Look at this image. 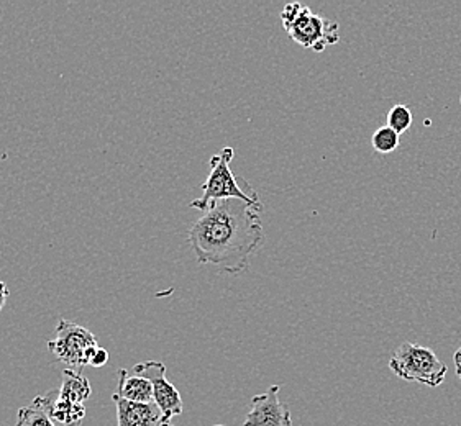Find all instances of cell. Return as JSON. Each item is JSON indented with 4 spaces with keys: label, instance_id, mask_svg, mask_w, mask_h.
Wrapping results in <instances>:
<instances>
[{
    "label": "cell",
    "instance_id": "1",
    "mask_svg": "<svg viewBox=\"0 0 461 426\" xmlns=\"http://www.w3.org/2000/svg\"><path fill=\"white\" fill-rule=\"evenodd\" d=\"M261 213L263 205L239 199L213 204L189 230V244L197 261L225 274L243 272L267 240Z\"/></svg>",
    "mask_w": 461,
    "mask_h": 426
},
{
    "label": "cell",
    "instance_id": "2",
    "mask_svg": "<svg viewBox=\"0 0 461 426\" xmlns=\"http://www.w3.org/2000/svg\"><path fill=\"white\" fill-rule=\"evenodd\" d=\"M233 156L235 151L230 146L213 155L211 158V174L203 184V197L191 202L193 209H197L203 213L207 212L213 204L229 199H239L249 205L261 204L257 191L253 187L241 189V184H245V181L241 177L233 176L230 169Z\"/></svg>",
    "mask_w": 461,
    "mask_h": 426
},
{
    "label": "cell",
    "instance_id": "3",
    "mask_svg": "<svg viewBox=\"0 0 461 426\" xmlns=\"http://www.w3.org/2000/svg\"><path fill=\"white\" fill-rule=\"evenodd\" d=\"M389 368L399 379L420 382L429 387H438L448 372L432 350L415 343L401 344L393 354Z\"/></svg>",
    "mask_w": 461,
    "mask_h": 426
},
{
    "label": "cell",
    "instance_id": "4",
    "mask_svg": "<svg viewBox=\"0 0 461 426\" xmlns=\"http://www.w3.org/2000/svg\"><path fill=\"white\" fill-rule=\"evenodd\" d=\"M99 348L97 338L93 332L69 320H61L56 326L55 338L50 340L48 350L56 359L65 364L68 371L83 374L93 359V354Z\"/></svg>",
    "mask_w": 461,
    "mask_h": 426
},
{
    "label": "cell",
    "instance_id": "5",
    "mask_svg": "<svg viewBox=\"0 0 461 426\" xmlns=\"http://www.w3.org/2000/svg\"><path fill=\"white\" fill-rule=\"evenodd\" d=\"M286 31L295 43L315 53H322L325 48L337 45L340 40L339 23L314 13L307 5H304L301 15Z\"/></svg>",
    "mask_w": 461,
    "mask_h": 426
},
{
    "label": "cell",
    "instance_id": "6",
    "mask_svg": "<svg viewBox=\"0 0 461 426\" xmlns=\"http://www.w3.org/2000/svg\"><path fill=\"white\" fill-rule=\"evenodd\" d=\"M133 372L137 376H141V377H145V379L151 382V386H153V402L163 412V415L167 417V420L171 422L173 418L183 413L185 404H183V399H181V394L167 379V368H165L163 362H140V364L133 368Z\"/></svg>",
    "mask_w": 461,
    "mask_h": 426
},
{
    "label": "cell",
    "instance_id": "7",
    "mask_svg": "<svg viewBox=\"0 0 461 426\" xmlns=\"http://www.w3.org/2000/svg\"><path fill=\"white\" fill-rule=\"evenodd\" d=\"M279 386H273L255 395L249 402V412L243 426H291L293 415L286 404L279 402Z\"/></svg>",
    "mask_w": 461,
    "mask_h": 426
},
{
    "label": "cell",
    "instance_id": "8",
    "mask_svg": "<svg viewBox=\"0 0 461 426\" xmlns=\"http://www.w3.org/2000/svg\"><path fill=\"white\" fill-rule=\"evenodd\" d=\"M117 407V423L119 426H175L157 404H137L130 400L119 399L117 395H112Z\"/></svg>",
    "mask_w": 461,
    "mask_h": 426
},
{
    "label": "cell",
    "instance_id": "9",
    "mask_svg": "<svg viewBox=\"0 0 461 426\" xmlns=\"http://www.w3.org/2000/svg\"><path fill=\"white\" fill-rule=\"evenodd\" d=\"M32 405L41 408L56 426H81L86 417V407L61 399L58 389L38 395Z\"/></svg>",
    "mask_w": 461,
    "mask_h": 426
},
{
    "label": "cell",
    "instance_id": "10",
    "mask_svg": "<svg viewBox=\"0 0 461 426\" xmlns=\"http://www.w3.org/2000/svg\"><path fill=\"white\" fill-rule=\"evenodd\" d=\"M119 399L137 402V404H153V386L141 376H130L127 369L119 371V382L115 394Z\"/></svg>",
    "mask_w": 461,
    "mask_h": 426
},
{
    "label": "cell",
    "instance_id": "11",
    "mask_svg": "<svg viewBox=\"0 0 461 426\" xmlns=\"http://www.w3.org/2000/svg\"><path fill=\"white\" fill-rule=\"evenodd\" d=\"M58 390H59L61 399L68 400L71 404H77V405H84V402L91 397L89 379L84 377L83 374H76L68 369L63 372V382Z\"/></svg>",
    "mask_w": 461,
    "mask_h": 426
},
{
    "label": "cell",
    "instance_id": "12",
    "mask_svg": "<svg viewBox=\"0 0 461 426\" xmlns=\"http://www.w3.org/2000/svg\"><path fill=\"white\" fill-rule=\"evenodd\" d=\"M371 145H373V149L381 155H389L399 148L401 135H397L396 131L389 129L388 125H384L373 133Z\"/></svg>",
    "mask_w": 461,
    "mask_h": 426
},
{
    "label": "cell",
    "instance_id": "13",
    "mask_svg": "<svg viewBox=\"0 0 461 426\" xmlns=\"http://www.w3.org/2000/svg\"><path fill=\"white\" fill-rule=\"evenodd\" d=\"M412 121H414V117H412V111L407 105L397 103L389 111L388 127L396 131L397 135L406 133L412 127Z\"/></svg>",
    "mask_w": 461,
    "mask_h": 426
},
{
    "label": "cell",
    "instance_id": "14",
    "mask_svg": "<svg viewBox=\"0 0 461 426\" xmlns=\"http://www.w3.org/2000/svg\"><path fill=\"white\" fill-rule=\"evenodd\" d=\"M15 426H56L51 418L41 408L30 405V407H22L17 415V423Z\"/></svg>",
    "mask_w": 461,
    "mask_h": 426
},
{
    "label": "cell",
    "instance_id": "15",
    "mask_svg": "<svg viewBox=\"0 0 461 426\" xmlns=\"http://www.w3.org/2000/svg\"><path fill=\"white\" fill-rule=\"evenodd\" d=\"M304 9V5L303 4H299V2H291V4H287L285 9L281 10V22H283V27L285 30L291 27L293 23H294L297 17L301 15V12Z\"/></svg>",
    "mask_w": 461,
    "mask_h": 426
},
{
    "label": "cell",
    "instance_id": "16",
    "mask_svg": "<svg viewBox=\"0 0 461 426\" xmlns=\"http://www.w3.org/2000/svg\"><path fill=\"white\" fill-rule=\"evenodd\" d=\"M109 362V352L107 350H104V348H97L95 352L93 354V359H91V364L89 366H94V368H102V366H105Z\"/></svg>",
    "mask_w": 461,
    "mask_h": 426
},
{
    "label": "cell",
    "instance_id": "17",
    "mask_svg": "<svg viewBox=\"0 0 461 426\" xmlns=\"http://www.w3.org/2000/svg\"><path fill=\"white\" fill-rule=\"evenodd\" d=\"M7 297H9V288L5 286V282H2V280H0V310L4 308V306H5Z\"/></svg>",
    "mask_w": 461,
    "mask_h": 426
},
{
    "label": "cell",
    "instance_id": "18",
    "mask_svg": "<svg viewBox=\"0 0 461 426\" xmlns=\"http://www.w3.org/2000/svg\"><path fill=\"white\" fill-rule=\"evenodd\" d=\"M453 361H455V371H456V376L461 379V348L460 350H456V352H455Z\"/></svg>",
    "mask_w": 461,
    "mask_h": 426
},
{
    "label": "cell",
    "instance_id": "19",
    "mask_svg": "<svg viewBox=\"0 0 461 426\" xmlns=\"http://www.w3.org/2000/svg\"><path fill=\"white\" fill-rule=\"evenodd\" d=\"M213 426H225V425H213Z\"/></svg>",
    "mask_w": 461,
    "mask_h": 426
},
{
    "label": "cell",
    "instance_id": "20",
    "mask_svg": "<svg viewBox=\"0 0 461 426\" xmlns=\"http://www.w3.org/2000/svg\"><path fill=\"white\" fill-rule=\"evenodd\" d=\"M460 105H461V97H460Z\"/></svg>",
    "mask_w": 461,
    "mask_h": 426
}]
</instances>
